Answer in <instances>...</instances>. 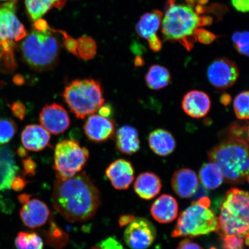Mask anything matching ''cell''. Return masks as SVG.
Listing matches in <instances>:
<instances>
[{
	"label": "cell",
	"mask_w": 249,
	"mask_h": 249,
	"mask_svg": "<svg viewBox=\"0 0 249 249\" xmlns=\"http://www.w3.org/2000/svg\"><path fill=\"white\" fill-rule=\"evenodd\" d=\"M221 238L222 239L223 249H244V239L234 235H225Z\"/></svg>",
	"instance_id": "cell-33"
},
{
	"label": "cell",
	"mask_w": 249,
	"mask_h": 249,
	"mask_svg": "<svg viewBox=\"0 0 249 249\" xmlns=\"http://www.w3.org/2000/svg\"><path fill=\"white\" fill-rule=\"evenodd\" d=\"M18 249H43L41 238L35 232H20L15 239Z\"/></svg>",
	"instance_id": "cell-28"
},
{
	"label": "cell",
	"mask_w": 249,
	"mask_h": 249,
	"mask_svg": "<svg viewBox=\"0 0 249 249\" xmlns=\"http://www.w3.org/2000/svg\"><path fill=\"white\" fill-rule=\"evenodd\" d=\"M20 216L24 225L31 229L45 225L50 216L48 205L37 198L30 200L23 205Z\"/></svg>",
	"instance_id": "cell-16"
},
{
	"label": "cell",
	"mask_w": 249,
	"mask_h": 249,
	"mask_svg": "<svg viewBox=\"0 0 249 249\" xmlns=\"http://www.w3.org/2000/svg\"><path fill=\"white\" fill-rule=\"evenodd\" d=\"M244 130L233 126L228 138L208 152L209 160L220 167L228 183H242L249 176V144L243 138Z\"/></svg>",
	"instance_id": "cell-2"
},
{
	"label": "cell",
	"mask_w": 249,
	"mask_h": 249,
	"mask_svg": "<svg viewBox=\"0 0 249 249\" xmlns=\"http://www.w3.org/2000/svg\"><path fill=\"white\" fill-rule=\"evenodd\" d=\"M208 79L217 89H225L232 87L237 81L239 70L234 62L226 58L213 61L208 68Z\"/></svg>",
	"instance_id": "cell-11"
},
{
	"label": "cell",
	"mask_w": 249,
	"mask_h": 249,
	"mask_svg": "<svg viewBox=\"0 0 249 249\" xmlns=\"http://www.w3.org/2000/svg\"><path fill=\"white\" fill-rule=\"evenodd\" d=\"M233 108L239 120H249V91H243L236 96Z\"/></svg>",
	"instance_id": "cell-29"
},
{
	"label": "cell",
	"mask_w": 249,
	"mask_h": 249,
	"mask_svg": "<svg viewBox=\"0 0 249 249\" xmlns=\"http://www.w3.org/2000/svg\"><path fill=\"white\" fill-rule=\"evenodd\" d=\"M23 175L33 176L35 175L36 164L30 157H26L22 160Z\"/></svg>",
	"instance_id": "cell-34"
},
{
	"label": "cell",
	"mask_w": 249,
	"mask_h": 249,
	"mask_svg": "<svg viewBox=\"0 0 249 249\" xmlns=\"http://www.w3.org/2000/svg\"><path fill=\"white\" fill-rule=\"evenodd\" d=\"M17 132L15 121L9 118H0V145L11 141Z\"/></svg>",
	"instance_id": "cell-31"
},
{
	"label": "cell",
	"mask_w": 249,
	"mask_h": 249,
	"mask_svg": "<svg viewBox=\"0 0 249 249\" xmlns=\"http://www.w3.org/2000/svg\"><path fill=\"white\" fill-rule=\"evenodd\" d=\"M196 35L198 36L199 40L202 42L209 43L213 41L214 38L213 34L204 30H198Z\"/></svg>",
	"instance_id": "cell-39"
},
{
	"label": "cell",
	"mask_w": 249,
	"mask_h": 249,
	"mask_svg": "<svg viewBox=\"0 0 249 249\" xmlns=\"http://www.w3.org/2000/svg\"><path fill=\"white\" fill-rule=\"evenodd\" d=\"M177 249H203L200 245L186 239L179 243Z\"/></svg>",
	"instance_id": "cell-38"
},
{
	"label": "cell",
	"mask_w": 249,
	"mask_h": 249,
	"mask_svg": "<svg viewBox=\"0 0 249 249\" xmlns=\"http://www.w3.org/2000/svg\"><path fill=\"white\" fill-rule=\"evenodd\" d=\"M14 82L15 84H17L18 85H22V84L24 83V81L23 79H21V78L18 77H15V79H14Z\"/></svg>",
	"instance_id": "cell-44"
},
{
	"label": "cell",
	"mask_w": 249,
	"mask_h": 249,
	"mask_svg": "<svg viewBox=\"0 0 249 249\" xmlns=\"http://www.w3.org/2000/svg\"><path fill=\"white\" fill-rule=\"evenodd\" d=\"M31 196L27 194L21 195L18 196V200L19 201L20 203L24 205L30 200Z\"/></svg>",
	"instance_id": "cell-42"
},
{
	"label": "cell",
	"mask_w": 249,
	"mask_h": 249,
	"mask_svg": "<svg viewBox=\"0 0 249 249\" xmlns=\"http://www.w3.org/2000/svg\"><path fill=\"white\" fill-rule=\"evenodd\" d=\"M171 185L174 192L183 198L192 197L197 192L199 180L197 174L189 169H180L174 173Z\"/></svg>",
	"instance_id": "cell-17"
},
{
	"label": "cell",
	"mask_w": 249,
	"mask_h": 249,
	"mask_svg": "<svg viewBox=\"0 0 249 249\" xmlns=\"http://www.w3.org/2000/svg\"><path fill=\"white\" fill-rule=\"evenodd\" d=\"M178 204L175 198L163 195L156 200L151 208V213L155 220L160 223L173 222L178 216Z\"/></svg>",
	"instance_id": "cell-19"
},
{
	"label": "cell",
	"mask_w": 249,
	"mask_h": 249,
	"mask_svg": "<svg viewBox=\"0 0 249 249\" xmlns=\"http://www.w3.org/2000/svg\"><path fill=\"white\" fill-rule=\"evenodd\" d=\"M92 249H101L100 247H95L93 248Z\"/></svg>",
	"instance_id": "cell-48"
},
{
	"label": "cell",
	"mask_w": 249,
	"mask_h": 249,
	"mask_svg": "<svg viewBox=\"0 0 249 249\" xmlns=\"http://www.w3.org/2000/svg\"><path fill=\"white\" fill-rule=\"evenodd\" d=\"M1 1H4V2L17 1V0H0V2H1Z\"/></svg>",
	"instance_id": "cell-47"
},
{
	"label": "cell",
	"mask_w": 249,
	"mask_h": 249,
	"mask_svg": "<svg viewBox=\"0 0 249 249\" xmlns=\"http://www.w3.org/2000/svg\"><path fill=\"white\" fill-rule=\"evenodd\" d=\"M211 201L206 196L193 202L180 213L171 236L189 237L209 234L219 230L218 217L210 208Z\"/></svg>",
	"instance_id": "cell-6"
},
{
	"label": "cell",
	"mask_w": 249,
	"mask_h": 249,
	"mask_svg": "<svg viewBox=\"0 0 249 249\" xmlns=\"http://www.w3.org/2000/svg\"><path fill=\"white\" fill-rule=\"evenodd\" d=\"M21 139L25 148L38 152L43 150L48 145L51 135L42 125L29 124L21 133Z\"/></svg>",
	"instance_id": "cell-20"
},
{
	"label": "cell",
	"mask_w": 249,
	"mask_h": 249,
	"mask_svg": "<svg viewBox=\"0 0 249 249\" xmlns=\"http://www.w3.org/2000/svg\"><path fill=\"white\" fill-rule=\"evenodd\" d=\"M96 52V45L93 39L88 36H83L77 41V54L85 60H91Z\"/></svg>",
	"instance_id": "cell-30"
},
{
	"label": "cell",
	"mask_w": 249,
	"mask_h": 249,
	"mask_svg": "<svg viewBox=\"0 0 249 249\" xmlns=\"http://www.w3.org/2000/svg\"><path fill=\"white\" fill-rule=\"evenodd\" d=\"M247 180H248V182H249V176L248 177Z\"/></svg>",
	"instance_id": "cell-49"
},
{
	"label": "cell",
	"mask_w": 249,
	"mask_h": 249,
	"mask_svg": "<svg viewBox=\"0 0 249 249\" xmlns=\"http://www.w3.org/2000/svg\"><path fill=\"white\" fill-rule=\"evenodd\" d=\"M246 133H247V140L248 142H249V126L248 127V128L247 129V131H246Z\"/></svg>",
	"instance_id": "cell-46"
},
{
	"label": "cell",
	"mask_w": 249,
	"mask_h": 249,
	"mask_svg": "<svg viewBox=\"0 0 249 249\" xmlns=\"http://www.w3.org/2000/svg\"><path fill=\"white\" fill-rule=\"evenodd\" d=\"M156 236L155 227L144 217L134 218L124 234V242L131 249H147L153 244Z\"/></svg>",
	"instance_id": "cell-10"
},
{
	"label": "cell",
	"mask_w": 249,
	"mask_h": 249,
	"mask_svg": "<svg viewBox=\"0 0 249 249\" xmlns=\"http://www.w3.org/2000/svg\"><path fill=\"white\" fill-rule=\"evenodd\" d=\"M232 7L241 13L249 12V0H231Z\"/></svg>",
	"instance_id": "cell-36"
},
{
	"label": "cell",
	"mask_w": 249,
	"mask_h": 249,
	"mask_svg": "<svg viewBox=\"0 0 249 249\" xmlns=\"http://www.w3.org/2000/svg\"><path fill=\"white\" fill-rule=\"evenodd\" d=\"M202 9H195L189 3L177 2L169 0L161 21L164 38L172 42H178L191 48L190 43L198 31V28L208 23L207 18L201 17Z\"/></svg>",
	"instance_id": "cell-4"
},
{
	"label": "cell",
	"mask_w": 249,
	"mask_h": 249,
	"mask_svg": "<svg viewBox=\"0 0 249 249\" xmlns=\"http://www.w3.org/2000/svg\"><path fill=\"white\" fill-rule=\"evenodd\" d=\"M61 96L71 113L80 120L95 113L105 103L101 83L93 79L73 80Z\"/></svg>",
	"instance_id": "cell-7"
},
{
	"label": "cell",
	"mask_w": 249,
	"mask_h": 249,
	"mask_svg": "<svg viewBox=\"0 0 249 249\" xmlns=\"http://www.w3.org/2000/svg\"><path fill=\"white\" fill-rule=\"evenodd\" d=\"M99 112V115L104 117L109 118L111 116L112 113H113V110L110 105H103L102 107L99 108L98 110Z\"/></svg>",
	"instance_id": "cell-40"
},
{
	"label": "cell",
	"mask_w": 249,
	"mask_h": 249,
	"mask_svg": "<svg viewBox=\"0 0 249 249\" xmlns=\"http://www.w3.org/2000/svg\"><path fill=\"white\" fill-rule=\"evenodd\" d=\"M17 1H8L0 4V40L2 42V58H14L15 43L23 39L27 31L17 15Z\"/></svg>",
	"instance_id": "cell-9"
},
{
	"label": "cell",
	"mask_w": 249,
	"mask_h": 249,
	"mask_svg": "<svg viewBox=\"0 0 249 249\" xmlns=\"http://www.w3.org/2000/svg\"><path fill=\"white\" fill-rule=\"evenodd\" d=\"M27 183L28 182L23 176L15 177L11 183V188L16 192H20L22 191Z\"/></svg>",
	"instance_id": "cell-37"
},
{
	"label": "cell",
	"mask_w": 249,
	"mask_h": 249,
	"mask_svg": "<svg viewBox=\"0 0 249 249\" xmlns=\"http://www.w3.org/2000/svg\"></svg>",
	"instance_id": "cell-50"
},
{
	"label": "cell",
	"mask_w": 249,
	"mask_h": 249,
	"mask_svg": "<svg viewBox=\"0 0 249 249\" xmlns=\"http://www.w3.org/2000/svg\"><path fill=\"white\" fill-rule=\"evenodd\" d=\"M116 148L121 153L135 154L140 149V140L138 130L130 125H124L117 130L116 135Z\"/></svg>",
	"instance_id": "cell-22"
},
{
	"label": "cell",
	"mask_w": 249,
	"mask_h": 249,
	"mask_svg": "<svg viewBox=\"0 0 249 249\" xmlns=\"http://www.w3.org/2000/svg\"><path fill=\"white\" fill-rule=\"evenodd\" d=\"M17 153L21 158H26L27 156V152L26 149L23 147L18 148L17 151Z\"/></svg>",
	"instance_id": "cell-43"
},
{
	"label": "cell",
	"mask_w": 249,
	"mask_h": 249,
	"mask_svg": "<svg viewBox=\"0 0 249 249\" xmlns=\"http://www.w3.org/2000/svg\"><path fill=\"white\" fill-rule=\"evenodd\" d=\"M220 102L225 106L229 105L231 102V96L227 93H224L221 96Z\"/></svg>",
	"instance_id": "cell-41"
},
{
	"label": "cell",
	"mask_w": 249,
	"mask_h": 249,
	"mask_svg": "<svg viewBox=\"0 0 249 249\" xmlns=\"http://www.w3.org/2000/svg\"><path fill=\"white\" fill-rule=\"evenodd\" d=\"M162 18V12L154 10L143 15L136 26L139 36L147 40L149 47L155 52L160 51L161 48V42L157 32L161 26Z\"/></svg>",
	"instance_id": "cell-13"
},
{
	"label": "cell",
	"mask_w": 249,
	"mask_h": 249,
	"mask_svg": "<svg viewBox=\"0 0 249 249\" xmlns=\"http://www.w3.org/2000/svg\"><path fill=\"white\" fill-rule=\"evenodd\" d=\"M52 200L55 210L71 223L91 219L101 202L100 192L85 172L71 178H57Z\"/></svg>",
	"instance_id": "cell-1"
},
{
	"label": "cell",
	"mask_w": 249,
	"mask_h": 249,
	"mask_svg": "<svg viewBox=\"0 0 249 249\" xmlns=\"http://www.w3.org/2000/svg\"><path fill=\"white\" fill-rule=\"evenodd\" d=\"M232 40L239 53L249 57V31H237L233 34Z\"/></svg>",
	"instance_id": "cell-32"
},
{
	"label": "cell",
	"mask_w": 249,
	"mask_h": 249,
	"mask_svg": "<svg viewBox=\"0 0 249 249\" xmlns=\"http://www.w3.org/2000/svg\"><path fill=\"white\" fill-rule=\"evenodd\" d=\"M171 80L169 70L160 65H154L149 68L145 77L149 89L160 90L169 86Z\"/></svg>",
	"instance_id": "cell-27"
},
{
	"label": "cell",
	"mask_w": 249,
	"mask_h": 249,
	"mask_svg": "<svg viewBox=\"0 0 249 249\" xmlns=\"http://www.w3.org/2000/svg\"><path fill=\"white\" fill-rule=\"evenodd\" d=\"M2 53H3L2 44L1 40H0V59H1V56L2 55Z\"/></svg>",
	"instance_id": "cell-45"
},
{
	"label": "cell",
	"mask_w": 249,
	"mask_h": 249,
	"mask_svg": "<svg viewBox=\"0 0 249 249\" xmlns=\"http://www.w3.org/2000/svg\"><path fill=\"white\" fill-rule=\"evenodd\" d=\"M220 237L234 235L249 246V193L237 188L227 191L218 217Z\"/></svg>",
	"instance_id": "cell-5"
},
{
	"label": "cell",
	"mask_w": 249,
	"mask_h": 249,
	"mask_svg": "<svg viewBox=\"0 0 249 249\" xmlns=\"http://www.w3.org/2000/svg\"><path fill=\"white\" fill-rule=\"evenodd\" d=\"M149 147L155 154L167 157L172 154L176 147V142L172 134L163 129H157L148 136Z\"/></svg>",
	"instance_id": "cell-24"
},
{
	"label": "cell",
	"mask_w": 249,
	"mask_h": 249,
	"mask_svg": "<svg viewBox=\"0 0 249 249\" xmlns=\"http://www.w3.org/2000/svg\"><path fill=\"white\" fill-rule=\"evenodd\" d=\"M161 187V179L155 174L144 172L137 177L134 184L136 194L144 200H151L160 194Z\"/></svg>",
	"instance_id": "cell-23"
},
{
	"label": "cell",
	"mask_w": 249,
	"mask_h": 249,
	"mask_svg": "<svg viewBox=\"0 0 249 249\" xmlns=\"http://www.w3.org/2000/svg\"><path fill=\"white\" fill-rule=\"evenodd\" d=\"M10 108L16 117L23 120L26 113V107L22 102L17 101L10 106Z\"/></svg>",
	"instance_id": "cell-35"
},
{
	"label": "cell",
	"mask_w": 249,
	"mask_h": 249,
	"mask_svg": "<svg viewBox=\"0 0 249 249\" xmlns=\"http://www.w3.org/2000/svg\"><path fill=\"white\" fill-rule=\"evenodd\" d=\"M66 0H25L28 14L34 22L41 18L53 8H61Z\"/></svg>",
	"instance_id": "cell-26"
},
{
	"label": "cell",
	"mask_w": 249,
	"mask_h": 249,
	"mask_svg": "<svg viewBox=\"0 0 249 249\" xmlns=\"http://www.w3.org/2000/svg\"><path fill=\"white\" fill-rule=\"evenodd\" d=\"M106 176L115 189L126 190L135 179V169L130 161L119 159L109 165Z\"/></svg>",
	"instance_id": "cell-15"
},
{
	"label": "cell",
	"mask_w": 249,
	"mask_h": 249,
	"mask_svg": "<svg viewBox=\"0 0 249 249\" xmlns=\"http://www.w3.org/2000/svg\"><path fill=\"white\" fill-rule=\"evenodd\" d=\"M87 138L90 141L100 143L107 141L114 135L116 131L115 121L100 115H91L83 127Z\"/></svg>",
	"instance_id": "cell-14"
},
{
	"label": "cell",
	"mask_w": 249,
	"mask_h": 249,
	"mask_svg": "<svg viewBox=\"0 0 249 249\" xmlns=\"http://www.w3.org/2000/svg\"><path fill=\"white\" fill-rule=\"evenodd\" d=\"M41 125L50 133L61 135L69 128L71 120L66 109L56 103L47 104L39 114Z\"/></svg>",
	"instance_id": "cell-12"
},
{
	"label": "cell",
	"mask_w": 249,
	"mask_h": 249,
	"mask_svg": "<svg viewBox=\"0 0 249 249\" xmlns=\"http://www.w3.org/2000/svg\"><path fill=\"white\" fill-rule=\"evenodd\" d=\"M211 107L210 96L200 90H193L186 93L182 101L183 110L192 118H201L206 116Z\"/></svg>",
	"instance_id": "cell-18"
},
{
	"label": "cell",
	"mask_w": 249,
	"mask_h": 249,
	"mask_svg": "<svg viewBox=\"0 0 249 249\" xmlns=\"http://www.w3.org/2000/svg\"><path fill=\"white\" fill-rule=\"evenodd\" d=\"M199 179L202 185L209 190L219 188L225 180L220 167L212 161L202 165L199 171Z\"/></svg>",
	"instance_id": "cell-25"
},
{
	"label": "cell",
	"mask_w": 249,
	"mask_h": 249,
	"mask_svg": "<svg viewBox=\"0 0 249 249\" xmlns=\"http://www.w3.org/2000/svg\"><path fill=\"white\" fill-rule=\"evenodd\" d=\"M89 152L75 140H64L56 145L53 168L57 179L71 178L85 166Z\"/></svg>",
	"instance_id": "cell-8"
},
{
	"label": "cell",
	"mask_w": 249,
	"mask_h": 249,
	"mask_svg": "<svg viewBox=\"0 0 249 249\" xmlns=\"http://www.w3.org/2000/svg\"><path fill=\"white\" fill-rule=\"evenodd\" d=\"M56 31L49 27L44 20L35 21L33 30L21 44L23 58L34 71H42L53 68L60 52V43Z\"/></svg>",
	"instance_id": "cell-3"
},
{
	"label": "cell",
	"mask_w": 249,
	"mask_h": 249,
	"mask_svg": "<svg viewBox=\"0 0 249 249\" xmlns=\"http://www.w3.org/2000/svg\"><path fill=\"white\" fill-rule=\"evenodd\" d=\"M18 168L16 165L14 155L9 145L0 147V191L11 188V183Z\"/></svg>",
	"instance_id": "cell-21"
}]
</instances>
